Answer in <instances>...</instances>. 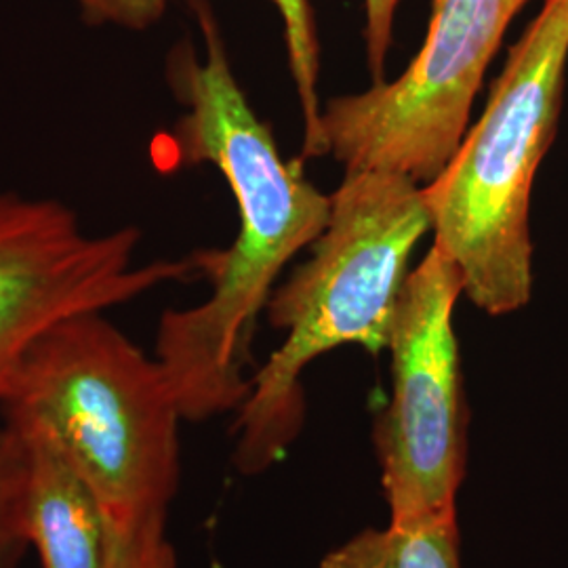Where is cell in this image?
Wrapping results in <instances>:
<instances>
[{"label":"cell","instance_id":"obj_5","mask_svg":"<svg viewBox=\"0 0 568 568\" xmlns=\"http://www.w3.org/2000/svg\"><path fill=\"white\" fill-rule=\"evenodd\" d=\"M457 267L434 244L406 281L387 352L392 396L373 438L389 525L459 516L467 466V413L455 305Z\"/></svg>","mask_w":568,"mask_h":568},{"label":"cell","instance_id":"obj_8","mask_svg":"<svg viewBox=\"0 0 568 568\" xmlns=\"http://www.w3.org/2000/svg\"><path fill=\"white\" fill-rule=\"evenodd\" d=\"M0 419L23 448V525L41 568H108L114 535L81 469L47 427L32 419Z\"/></svg>","mask_w":568,"mask_h":568},{"label":"cell","instance_id":"obj_14","mask_svg":"<svg viewBox=\"0 0 568 568\" xmlns=\"http://www.w3.org/2000/svg\"><path fill=\"white\" fill-rule=\"evenodd\" d=\"M366 4V53L375 82H382L384 61L392 47V30L398 0H365Z\"/></svg>","mask_w":568,"mask_h":568},{"label":"cell","instance_id":"obj_12","mask_svg":"<svg viewBox=\"0 0 568 568\" xmlns=\"http://www.w3.org/2000/svg\"><path fill=\"white\" fill-rule=\"evenodd\" d=\"M108 568H180V562L166 527H152L114 539Z\"/></svg>","mask_w":568,"mask_h":568},{"label":"cell","instance_id":"obj_1","mask_svg":"<svg viewBox=\"0 0 568 568\" xmlns=\"http://www.w3.org/2000/svg\"><path fill=\"white\" fill-rule=\"evenodd\" d=\"M201 23L204 55L183 41L169 53L166 81L182 103L171 150L183 164H213L239 206L230 248L192 260L211 284L203 304L166 310L154 356L175 392L183 422H206L243 406L251 344L274 283L305 244L325 232L331 196L318 192L302 161L286 163L265 122L236 81L211 7L190 0Z\"/></svg>","mask_w":568,"mask_h":568},{"label":"cell","instance_id":"obj_13","mask_svg":"<svg viewBox=\"0 0 568 568\" xmlns=\"http://www.w3.org/2000/svg\"><path fill=\"white\" fill-rule=\"evenodd\" d=\"M89 26H119L145 30L161 20L166 0H77Z\"/></svg>","mask_w":568,"mask_h":568},{"label":"cell","instance_id":"obj_3","mask_svg":"<svg viewBox=\"0 0 568 568\" xmlns=\"http://www.w3.org/2000/svg\"><path fill=\"white\" fill-rule=\"evenodd\" d=\"M0 417L32 419L60 440L114 539L166 527L182 480V410L156 356L105 312L47 328L21 356Z\"/></svg>","mask_w":568,"mask_h":568},{"label":"cell","instance_id":"obj_10","mask_svg":"<svg viewBox=\"0 0 568 568\" xmlns=\"http://www.w3.org/2000/svg\"><path fill=\"white\" fill-rule=\"evenodd\" d=\"M281 11L286 30V47L291 58V70L300 87V95L305 112V154H323L321 142V108L316 100V72H318V51L314 28L310 18L307 0H272Z\"/></svg>","mask_w":568,"mask_h":568},{"label":"cell","instance_id":"obj_4","mask_svg":"<svg viewBox=\"0 0 568 568\" xmlns=\"http://www.w3.org/2000/svg\"><path fill=\"white\" fill-rule=\"evenodd\" d=\"M567 61L568 0H546L511 47L483 116L422 187L434 246L457 267L467 300L490 316L530 302V192L556 135Z\"/></svg>","mask_w":568,"mask_h":568},{"label":"cell","instance_id":"obj_9","mask_svg":"<svg viewBox=\"0 0 568 568\" xmlns=\"http://www.w3.org/2000/svg\"><path fill=\"white\" fill-rule=\"evenodd\" d=\"M318 568H464L459 516L365 528L326 551Z\"/></svg>","mask_w":568,"mask_h":568},{"label":"cell","instance_id":"obj_2","mask_svg":"<svg viewBox=\"0 0 568 568\" xmlns=\"http://www.w3.org/2000/svg\"><path fill=\"white\" fill-rule=\"evenodd\" d=\"M424 185L396 173L345 171L310 262L272 291L265 314L281 347L253 377L234 422L232 462L244 476L276 466L305 424L302 373L342 345L387 349L408 265L432 230Z\"/></svg>","mask_w":568,"mask_h":568},{"label":"cell","instance_id":"obj_7","mask_svg":"<svg viewBox=\"0 0 568 568\" xmlns=\"http://www.w3.org/2000/svg\"><path fill=\"white\" fill-rule=\"evenodd\" d=\"M138 244V227L91 234L60 201L0 194V400L47 328L196 272L192 257L135 264Z\"/></svg>","mask_w":568,"mask_h":568},{"label":"cell","instance_id":"obj_6","mask_svg":"<svg viewBox=\"0 0 568 568\" xmlns=\"http://www.w3.org/2000/svg\"><path fill=\"white\" fill-rule=\"evenodd\" d=\"M528 0H434L426 41L396 81L321 110L323 152L345 171L427 185L464 140L469 112L509 21Z\"/></svg>","mask_w":568,"mask_h":568},{"label":"cell","instance_id":"obj_11","mask_svg":"<svg viewBox=\"0 0 568 568\" xmlns=\"http://www.w3.org/2000/svg\"><path fill=\"white\" fill-rule=\"evenodd\" d=\"M26 462L18 434L0 419V568H21L30 549L23 525Z\"/></svg>","mask_w":568,"mask_h":568}]
</instances>
